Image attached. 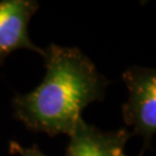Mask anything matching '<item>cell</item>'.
<instances>
[{
	"mask_svg": "<svg viewBox=\"0 0 156 156\" xmlns=\"http://www.w3.org/2000/svg\"><path fill=\"white\" fill-rule=\"evenodd\" d=\"M42 58L43 81L12 100L13 115L31 132L69 136L84 109L104 100L110 81L79 48L50 44Z\"/></svg>",
	"mask_w": 156,
	"mask_h": 156,
	"instance_id": "cell-1",
	"label": "cell"
},
{
	"mask_svg": "<svg viewBox=\"0 0 156 156\" xmlns=\"http://www.w3.org/2000/svg\"><path fill=\"white\" fill-rule=\"evenodd\" d=\"M128 90V100L122 108L126 126L132 135H140L147 148H151L156 133V71L151 67L132 66L122 75Z\"/></svg>",
	"mask_w": 156,
	"mask_h": 156,
	"instance_id": "cell-2",
	"label": "cell"
},
{
	"mask_svg": "<svg viewBox=\"0 0 156 156\" xmlns=\"http://www.w3.org/2000/svg\"><path fill=\"white\" fill-rule=\"evenodd\" d=\"M38 8L36 0L0 1V67L12 52L20 49L44 56V49L34 44L29 37V22Z\"/></svg>",
	"mask_w": 156,
	"mask_h": 156,
	"instance_id": "cell-3",
	"label": "cell"
},
{
	"mask_svg": "<svg viewBox=\"0 0 156 156\" xmlns=\"http://www.w3.org/2000/svg\"><path fill=\"white\" fill-rule=\"evenodd\" d=\"M131 136L127 127L102 131L81 118L68 136L65 156H126L125 146Z\"/></svg>",
	"mask_w": 156,
	"mask_h": 156,
	"instance_id": "cell-4",
	"label": "cell"
},
{
	"mask_svg": "<svg viewBox=\"0 0 156 156\" xmlns=\"http://www.w3.org/2000/svg\"><path fill=\"white\" fill-rule=\"evenodd\" d=\"M9 151L19 156H46L36 145L31 147H23L16 141L9 142Z\"/></svg>",
	"mask_w": 156,
	"mask_h": 156,
	"instance_id": "cell-5",
	"label": "cell"
}]
</instances>
